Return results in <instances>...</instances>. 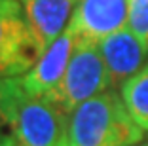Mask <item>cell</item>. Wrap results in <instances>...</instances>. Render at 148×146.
<instances>
[{
  "instance_id": "cell-1",
  "label": "cell",
  "mask_w": 148,
  "mask_h": 146,
  "mask_svg": "<svg viewBox=\"0 0 148 146\" xmlns=\"http://www.w3.org/2000/svg\"><path fill=\"white\" fill-rule=\"evenodd\" d=\"M143 129L129 116L114 89L82 103L69 120V146H127L143 138Z\"/></svg>"
},
{
  "instance_id": "cell-2",
  "label": "cell",
  "mask_w": 148,
  "mask_h": 146,
  "mask_svg": "<svg viewBox=\"0 0 148 146\" xmlns=\"http://www.w3.org/2000/svg\"><path fill=\"white\" fill-rule=\"evenodd\" d=\"M108 87V70L101 55L99 44L76 40L72 57L61 82L44 97L65 114H72L82 103L93 99L99 93H105Z\"/></svg>"
},
{
  "instance_id": "cell-3",
  "label": "cell",
  "mask_w": 148,
  "mask_h": 146,
  "mask_svg": "<svg viewBox=\"0 0 148 146\" xmlns=\"http://www.w3.org/2000/svg\"><path fill=\"white\" fill-rule=\"evenodd\" d=\"M66 116L49 99L21 89L13 110L10 146H59L69 131Z\"/></svg>"
},
{
  "instance_id": "cell-4",
  "label": "cell",
  "mask_w": 148,
  "mask_h": 146,
  "mask_svg": "<svg viewBox=\"0 0 148 146\" xmlns=\"http://www.w3.org/2000/svg\"><path fill=\"white\" fill-rule=\"evenodd\" d=\"M19 0H0V78H15L42 55Z\"/></svg>"
},
{
  "instance_id": "cell-5",
  "label": "cell",
  "mask_w": 148,
  "mask_h": 146,
  "mask_svg": "<svg viewBox=\"0 0 148 146\" xmlns=\"http://www.w3.org/2000/svg\"><path fill=\"white\" fill-rule=\"evenodd\" d=\"M129 0H78L70 29L80 42L99 44L103 38L127 27Z\"/></svg>"
},
{
  "instance_id": "cell-6",
  "label": "cell",
  "mask_w": 148,
  "mask_h": 146,
  "mask_svg": "<svg viewBox=\"0 0 148 146\" xmlns=\"http://www.w3.org/2000/svg\"><path fill=\"white\" fill-rule=\"evenodd\" d=\"M99 49L105 59L108 70V86L112 89L122 87L146 64L148 47L129 27H123L103 38L99 42Z\"/></svg>"
},
{
  "instance_id": "cell-7",
  "label": "cell",
  "mask_w": 148,
  "mask_h": 146,
  "mask_svg": "<svg viewBox=\"0 0 148 146\" xmlns=\"http://www.w3.org/2000/svg\"><path fill=\"white\" fill-rule=\"evenodd\" d=\"M74 46H76V34L70 29V25L57 36L49 47L38 57L31 70H27L21 78V86L29 95L34 97H44L48 95L57 84L61 82L65 74L69 61L72 57Z\"/></svg>"
},
{
  "instance_id": "cell-8",
  "label": "cell",
  "mask_w": 148,
  "mask_h": 146,
  "mask_svg": "<svg viewBox=\"0 0 148 146\" xmlns=\"http://www.w3.org/2000/svg\"><path fill=\"white\" fill-rule=\"evenodd\" d=\"M42 51L61 36L72 19L78 0H19Z\"/></svg>"
},
{
  "instance_id": "cell-9",
  "label": "cell",
  "mask_w": 148,
  "mask_h": 146,
  "mask_svg": "<svg viewBox=\"0 0 148 146\" xmlns=\"http://www.w3.org/2000/svg\"><path fill=\"white\" fill-rule=\"evenodd\" d=\"M122 99L133 121L148 131V63L122 86Z\"/></svg>"
},
{
  "instance_id": "cell-10",
  "label": "cell",
  "mask_w": 148,
  "mask_h": 146,
  "mask_svg": "<svg viewBox=\"0 0 148 146\" xmlns=\"http://www.w3.org/2000/svg\"><path fill=\"white\" fill-rule=\"evenodd\" d=\"M21 78H0V146L12 144V120L21 93Z\"/></svg>"
},
{
  "instance_id": "cell-11",
  "label": "cell",
  "mask_w": 148,
  "mask_h": 146,
  "mask_svg": "<svg viewBox=\"0 0 148 146\" xmlns=\"http://www.w3.org/2000/svg\"><path fill=\"white\" fill-rule=\"evenodd\" d=\"M127 27L148 47V0H129V21H127Z\"/></svg>"
},
{
  "instance_id": "cell-12",
  "label": "cell",
  "mask_w": 148,
  "mask_h": 146,
  "mask_svg": "<svg viewBox=\"0 0 148 146\" xmlns=\"http://www.w3.org/2000/svg\"><path fill=\"white\" fill-rule=\"evenodd\" d=\"M127 146H148V141H144V142H139V144H127Z\"/></svg>"
},
{
  "instance_id": "cell-13",
  "label": "cell",
  "mask_w": 148,
  "mask_h": 146,
  "mask_svg": "<svg viewBox=\"0 0 148 146\" xmlns=\"http://www.w3.org/2000/svg\"><path fill=\"white\" fill-rule=\"evenodd\" d=\"M59 146H69V141H66V138H63V141L59 142Z\"/></svg>"
}]
</instances>
